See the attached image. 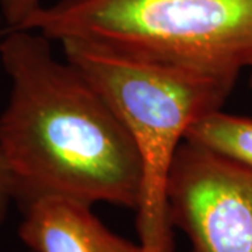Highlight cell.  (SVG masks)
<instances>
[{"label": "cell", "instance_id": "6da1fadb", "mask_svg": "<svg viewBox=\"0 0 252 252\" xmlns=\"http://www.w3.org/2000/svg\"><path fill=\"white\" fill-rule=\"evenodd\" d=\"M51 42L31 30L0 31V64L10 83L0 152L16 203L62 196L136 210L142 164L132 136L86 74L56 59Z\"/></svg>", "mask_w": 252, "mask_h": 252}, {"label": "cell", "instance_id": "7a4b0ae2", "mask_svg": "<svg viewBox=\"0 0 252 252\" xmlns=\"http://www.w3.org/2000/svg\"><path fill=\"white\" fill-rule=\"evenodd\" d=\"M63 56L101 91L135 142L142 164L136 227L142 252H174L168 180L189 126L223 107L235 83L105 46L69 39Z\"/></svg>", "mask_w": 252, "mask_h": 252}, {"label": "cell", "instance_id": "3957f363", "mask_svg": "<svg viewBox=\"0 0 252 252\" xmlns=\"http://www.w3.org/2000/svg\"><path fill=\"white\" fill-rule=\"evenodd\" d=\"M14 30L91 42L233 83L252 67V0H58Z\"/></svg>", "mask_w": 252, "mask_h": 252}, {"label": "cell", "instance_id": "277c9868", "mask_svg": "<svg viewBox=\"0 0 252 252\" xmlns=\"http://www.w3.org/2000/svg\"><path fill=\"white\" fill-rule=\"evenodd\" d=\"M167 198L193 252H252V168L184 140Z\"/></svg>", "mask_w": 252, "mask_h": 252}, {"label": "cell", "instance_id": "5b68a950", "mask_svg": "<svg viewBox=\"0 0 252 252\" xmlns=\"http://www.w3.org/2000/svg\"><path fill=\"white\" fill-rule=\"evenodd\" d=\"M93 206L62 196H44L21 206L18 237L32 252H142L111 231Z\"/></svg>", "mask_w": 252, "mask_h": 252}, {"label": "cell", "instance_id": "8992f818", "mask_svg": "<svg viewBox=\"0 0 252 252\" xmlns=\"http://www.w3.org/2000/svg\"><path fill=\"white\" fill-rule=\"evenodd\" d=\"M185 142L252 168V118L223 112L221 108L198 118L189 126Z\"/></svg>", "mask_w": 252, "mask_h": 252}, {"label": "cell", "instance_id": "52a82bcc", "mask_svg": "<svg viewBox=\"0 0 252 252\" xmlns=\"http://www.w3.org/2000/svg\"><path fill=\"white\" fill-rule=\"evenodd\" d=\"M42 6V0H0L1 16L6 23V27L1 31L18 28Z\"/></svg>", "mask_w": 252, "mask_h": 252}, {"label": "cell", "instance_id": "ba28073f", "mask_svg": "<svg viewBox=\"0 0 252 252\" xmlns=\"http://www.w3.org/2000/svg\"><path fill=\"white\" fill-rule=\"evenodd\" d=\"M16 202V188L7 164L0 152V225L4 223L11 203Z\"/></svg>", "mask_w": 252, "mask_h": 252}, {"label": "cell", "instance_id": "9c48e42d", "mask_svg": "<svg viewBox=\"0 0 252 252\" xmlns=\"http://www.w3.org/2000/svg\"><path fill=\"white\" fill-rule=\"evenodd\" d=\"M250 84H251V87H252V67H251V77H250Z\"/></svg>", "mask_w": 252, "mask_h": 252}, {"label": "cell", "instance_id": "30bf717a", "mask_svg": "<svg viewBox=\"0 0 252 252\" xmlns=\"http://www.w3.org/2000/svg\"><path fill=\"white\" fill-rule=\"evenodd\" d=\"M192 252H193V251H192Z\"/></svg>", "mask_w": 252, "mask_h": 252}]
</instances>
